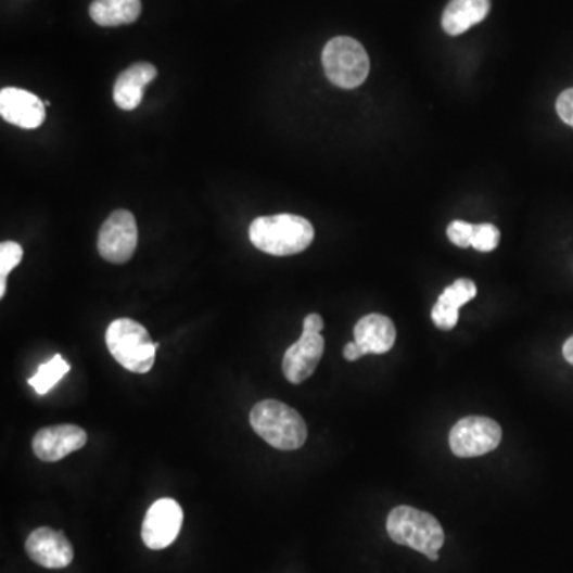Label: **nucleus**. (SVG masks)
I'll use <instances>...</instances> for the list:
<instances>
[{
    "instance_id": "f257e3e1",
    "label": "nucleus",
    "mask_w": 573,
    "mask_h": 573,
    "mask_svg": "<svg viewBox=\"0 0 573 573\" xmlns=\"http://www.w3.org/2000/svg\"><path fill=\"white\" fill-rule=\"evenodd\" d=\"M314 227L300 215L278 214L258 217L249 228V238L258 251L275 257L300 254L314 241Z\"/></svg>"
},
{
    "instance_id": "f03ea898",
    "label": "nucleus",
    "mask_w": 573,
    "mask_h": 573,
    "mask_svg": "<svg viewBox=\"0 0 573 573\" xmlns=\"http://www.w3.org/2000/svg\"><path fill=\"white\" fill-rule=\"evenodd\" d=\"M251 425L272 448L295 451L305 445L308 428L292 406L278 400H263L252 408Z\"/></svg>"
},
{
    "instance_id": "7ed1b4c3",
    "label": "nucleus",
    "mask_w": 573,
    "mask_h": 573,
    "mask_svg": "<svg viewBox=\"0 0 573 573\" xmlns=\"http://www.w3.org/2000/svg\"><path fill=\"white\" fill-rule=\"evenodd\" d=\"M385 527L395 544L416 549L430 561H438V551L445 545V532L432 514L402 505L389 513Z\"/></svg>"
},
{
    "instance_id": "20e7f679",
    "label": "nucleus",
    "mask_w": 573,
    "mask_h": 573,
    "mask_svg": "<svg viewBox=\"0 0 573 573\" xmlns=\"http://www.w3.org/2000/svg\"><path fill=\"white\" fill-rule=\"evenodd\" d=\"M105 344L112 357L131 373H149L155 365L158 344L136 320L126 317L114 320L105 332Z\"/></svg>"
},
{
    "instance_id": "39448f33",
    "label": "nucleus",
    "mask_w": 573,
    "mask_h": 573,
    "mask_svg": "<svg viewBox=\"0 0 573 573\" xmlns=\"http://www.w3.org/2000/svg\"><path fill=\"white\" fill-rule=\"evenodd\" d=\"M322 64L327 78L334 87L354 90L370 74L367 50L353 37H334L322 51Z\"/></svg>"
},
{
    "instance_id": "423d86ee",
    "label": "nucleus",
    "mask_w": 573,
    "mask_h": 573,
    "mask_svg": "<svg viewBox=\"0 0 573 573\" xmlns=\"http://www.w3.org/2000/svg\"><path fill=\"white\" fill-rule=\"evenodd\" d=\"M323 320L319 314H309L303 322L302 338L285 351L282 371L285 380L292 384H302L313 377L326 351L322 332Z\"/></svg>"
},
{
    "instance_id": "0eeeda50",
    "label": "nucleus",
    "mask_w": 573,
    "mask_h": 573,
    "mask_svg": "<svg viewBox=\"0 0 573 573\" xmlns=\"http://www.w3.org/2000/svg\"><path fill=\"white\" fill-rule=\"evenodd\" d=\"M500 442V425L493 419L481 416L460 419L449 433L451 451L463 459L494 451Z\"/></svg>"
},
{
    "instance_id": "6e6552de",
    "label": "nucleus",
    "mask_w": 573,
    "mask_h": 573,
    "mask_svg": "<svg viewBox=\"0 0 573 573\" xmlns=\"http://www.w3.org/2000/svg\"><path fill=\"white\" fill-rule=\"evenodd\" d=\"M138 247V224L129 211L119 209L109 215L98 238V251L104 260L122 265L131 260Z\"/></svg>"
},
{
    "instance_id": "1a4fd4ad",
    "label": "nucleus",
    "mask_w": 573,
    "mask_h": 573,
    "mask_svg": "<svg viewBox=\"0 0 573 573\" xmlns=\"http://www.w3.org/2000/svg\"><path fill=\"white\" fill-rule=\"evenodd\" d=\"M182 523V507L176 500H156L143 520L142 542L147 548L165 549L179 537Z\"/></svg>"
},
{
    "instance_id": "9d476101",
    "label": "nucleus",
    "mask_w": 573,
    "mask_h": 573,
    "mask_svg": "<svg viewBox=\"0 0 573 573\" xmlns=\"http://www.w3.org/2000/svg\"><path fill=\"white\" fill-rule=\"evenodd\" d=\"M26 552L46 569H64L74 561V548L64 532L39 527L27 537Z\"/></svg>"
},
{
    "instance_id": "9b49d317",
    "label": "nucleus",
    "mask_w": 573,
    "mask_h": 573,
    "mask_svg": "<svg viewBox=\"0 0 573 573\" xmlns=\"http://www.w3.org/2000/svg\"><path fill=\"white\" fill-rule=\"evenodd\" d=\"M87 432L78 425L61 424L39 430L33 449L43 462H58L87 445Z\"/></svg>"
},
{
    "instance_id": "f8f14e48",
    "label": "nucleus",
    "mask_w": 573,
    "mask_h": 573,
    "mask_svg": "<svg viewBox=\"0 0 573 573\" xmlns=\"http://www.w3.org/2000/svg\"><path fill=\"white\" fill-rule=\"evenodd\" d=\"M0 115L20 128L37 129L46 122V104L39 96L22 88H3L0 91Z\"/></svg>"
},
{
    "instance_id": "ddd939ff",
    "label": "nucleus",
    "mask_w": 573,
    "mask_h": 573,
    "mask_svg": "<svg viewBox=\"0 0 573 573\" xmlns=\"http://www.w3.org/2000/svg\"><path fill=\"white\" fill-rule=\"evenodd\" d=\"M356 343L367 354H385L394 347L397 330L394 322L382 314H368L354 329Z\"/></svg>"
},
{
    "instance_id": "4468645a",
    "label": "nucleus",
    "mask_w": 573,
    "mask_h": 573,
    "mask_svg": "<svg viewBox=\"0 0 573 573\" xmlns=\"http://www.w3.org/2000/svg\"><path fill=\"white\" fill-rule=\"evenodd\" d=\"M476 293L475 282L470 279H457L454 284L446 286L432 309V320L436 329L453 330L459 322V309L472 302Z\"/></svg>"
},
{
    "instance_id": "2eb2a0df",
    "label": "nucleus",
    "mask_w": 573,
    "mask_h": 573,
    "mask_svg": "<svg viewBox=\"0 0 573 573\" xmlns=\"http://www.w3.org/2000/svg\"><path fill=\"white\" fill-rule=\"evenodd\" d=\"M158 71L150 63H136L118 75L114 85V101L122 111H135L141 105L143 90Z\"/></svg>"
},
{
    "instance_id": "dca6fc26",
    "label": "nucleus",
    "mask_w": 573,
    "mask_h": 573,
    "mask_svg": "<svg viewBox=\"0 0 573 573\" xmlns=\"http://www.w3.org/2000/svg\"><path fill=\"white\" fill-rule=\"evenodd\" d=\"M489 10L491 0H451L443 13V29L449 36H460L483 22Z\"/></svg>"
},
{
    "instance_id": "f3484780",
    "label": "nucleus",
    "mask_w": 573,
    "mask_h": 573,
    "mask_svg": "<svg viewBox=\"0 0 573 573\" xmlns=\"http://www.w3.org/2000/svg\"><path fill=\"white\" fill-rule=\"evenodd\" d=\"M141 12V0H94L90 7L91 20L104 27L135 23Z\"/></svg>"
},
{
    "instance_id": "a211bd4d",
    "label": "nucleus",
    "mask_w": 573,
    "mask_h": 573,
    "mask_svg": "<svg viewBox=\"0 0 573 573\" xmlns=\"http://www.w3.org/2000/svg\"><path fill=\"white\" fill-rule=\"evenodd\" d=\"M71 371V365L58 354L47 364L40 365L37 373L29 380L30 387L39 395H46Z\"/></svg>"
},
{
    "instance_id": "6ab92c4d",
    "label": "nucleus",
    "mask_w": 573,
    "mask_h": 573,
    "mask_svg": "<svg viewBox=\"0 0 573 573\" xmlns=\"http://www.w3.org/2000/svg\"><path fill=\"white\" fill-rule=\"evenodd\" d=\"M500 242V231L496 225L481 224L475 225V233L472 238V247L480 252L496 251Z\"/></svg>"
},
{
    "instance_id": "aec40b11",
    "label": "nucleus",
    "mask_w": 573,
    "mask_h": 573,
    "mask_svg": "<svg viewBox=\"0 0 573 573\" xmlns=\"http://www.w3.org/2000/svg\"><path fill=\"white\" fill-rule=\"evenodd\" d=\"M23 260V247L18 242L5 241L0 244V281H7V276Z\"/></svg>"
},
{
    "instance_id": "412c9836",
    "label": "nucleus",
    "mask_w": 573,
    "mask_h": 573,
    "mask_svg": "<svg viewBox=\"0 0 573 573\" xmlns=\"http://www.w3.org/2000/svg\"><path fill=\"white\" fill-rule=\"evenodd\" d=\"M473 233H475V225L469 224V221L456 220L449 224L448 238L457 247H470Z\"/></svg>"
},
{
    "instance_id": "4be33fe9",
    "label": "nucleus",
    "mask_w": 573,
    "mask_h": 573,
    "mask_svg": "<svg viewBox=\"0 0 573 573\" xmlns=\"http://www.w3.org/2000/svg\"><path fill=\"white\" fill-rule=\"evenodd\" d=\"M556 111H558L562 122L573 128V88H569L564 93L559 94L558 101H556Z\"/></svg>"
},
{
    "instance_id": "5701e85b",
    "label": "nucleus",
    "mask_w": 573,
    "mask_h": 573,
    "mask_svg": "<svg viewBox=\"0 0 573 573\" xmlns=\"http://www.w3.org/2000/svg\"><path fill=\"white\" fill-rule=\"evenodd\" d=\"M364 356L365 353L361 351V347L358 346L356 341H354V343L346 344V347H344V357H346V360L356 361L358 358Z\"/></svg>"
},
{
    "instance_id": "b1692460",
    "label": "nucleus",
    "mask_w": 573,
    "mask_h": 573,
    "mask_svg": "<svg viewBox=\"0 0 573 573\" xmlns=\"http://www.w3.org/2000/svg\"><path fill=\"white\" fill-rule=\"evenodd\" d=\"M562 354H564L565 360L573 365V336L565 341L564 347H562Z\"/></svg>"
}]
</instances>
